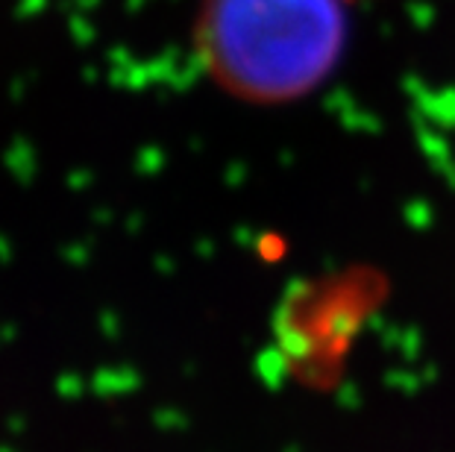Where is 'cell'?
<instances>
[{"label":"cell","instance_id":"6da1fadb","mask_svg":"<svg viewBox=\"0 0 455 452\" xmlns=\"http://www.w3.org/2000/svg\"><path fill=\"white\" fill-rule=\"evenodd\" d=\"M350 36L347 0H200L197 56L232 98L294 103L332 76Z\"/></svg>","mask_w":455,"mask_h":452}]
</instances>
